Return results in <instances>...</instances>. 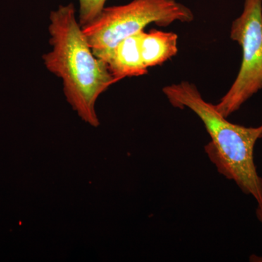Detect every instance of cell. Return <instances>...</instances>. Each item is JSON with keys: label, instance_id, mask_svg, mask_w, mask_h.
<instances>
[{"label": "cell", "instance_id": "1", "mask_svg": "<svg viewBox=\"0 0 262 262\" xmlns=\"http://www.w3.org/2000/svg\"><path fill=\"white\" fill-rule=\"evenodd\" d=\"M52 50L43 55L46 68L63 83L67 101L83 121L94 127L100 122L95 105L100 95L117 81L106 63L90 47L76 18L72 3L60 5L50 14Z\"/></svg>", "mask_w": 262, "mask_h": 262}, {"label": "cell", "instance_id": "2", "mask_svg": "<svg viewBox=\"0 0 262 262\" xmlns=\"http://www.w3.org/2000/svg\"><path fill=\"white\" fill-rule=\"evenodd\" d=\"M163 92L173 107L189 108L201 119L211 138L204 147L210 161L219 173L253 196L256 208L262 211V177L254 162L255 146L262 139V123L257 127L232 123L188 81L165 86Z\"/></svg>", "mask_w": 262, "mask_h": 262}, {"label": "cell", "instance_id": "3", "mask_svg": "<svg viewBox=\"0 0 262 262\" xmlns=\"http://www.w3.org/2000/svg\"><path fill=\"white\" fill-rule=\"evenodd\" d=\"M193 20L192 10L177 0H133L128 4L103 8L82 29L98 57L125 38L144 30L149 24L168 27L176 21L188 23Z\"/></svg>", "mask_w": 262, "mask_h": 262}, {"label": "cell", "instance_id": "4", "mask_svg": "<svg viewBox=\"0 0 262 262\" xmlns=\"http://www.w3.org/2000/svg\"><path fill=\"white\" fill-rule=\"evenodd\" d=\"M230 37L242 49V61L233 83L215 105L227 118L262 90V0H244L242 13L232 22Z\"/></svg>", "mask_w": 262, "mask_h": 262}, {"label": "cell", "instance_id": "5", "mask_svg": "<svg viewBox=\"0 0 262 262\" xmlns=\"http://www.w3.org/2000/svg\"><path fill=\"white\" fill-rule=\"evenodd\" d=\"M141 32L125 38L113 49L97 57L106 63L117 82L125 77H140L148 73L141 57Z\"/></svg>", "mask_w": 262, "mask_h": 262}, {"label": "cell", "instance_id": "6", "mask_svg": "<svg viewBox=\"0 0 262 262\" xmlns=\"http://www.w3.org/2000/svg\"><path fill=\"white\" fill-rule=\"evenodd\" d=\"M141 57L146 68L163 64L178 53V35L158 29L141 31Z\"/></svg>", "mask_w": 262, "mask_h": 262}, {"label": "cell", "instance_id": "7", "mask_svg": "<svg viewBox=\"0 0 262 262\" xmlns=\"http://www.w3.org/2000/svg\"><path fill=\"white\" fill-rule=\"evenodd\" d=\"M106 0H79V23L81 27L94 20L105 8Z\"/></svg>", "mask_w": 262, "mask_h": 262}, {"label": "cell", "instance_id": "8", "mask_svg": "<svg viewBox=\"0 0 262 262\" xmlns=\"http://www.w3.org/2000/svg\"><path fill=\"white\" fill-rule=\"evenodd\" d=\"M249 261L251 262H262V256L252 254L250 256Z\"/></svg>", "mask_w": 262, "mask_h": 262}, {"label": "cell", "instance_id": "9", "mask_svg": "<svg viewBox=\"0 0 262 262\" xmlns=\"http://www.w3.org/2000/svg\"><path fill=\"white\" fill-rule=\"evenodd\" d=\"M256 215L257 217L258 220L262 224V211L261 210L257 209L256 210Z\"/></svg>", "mask_w": 262, "mask_h": 262}]
</instances>
